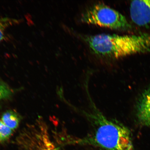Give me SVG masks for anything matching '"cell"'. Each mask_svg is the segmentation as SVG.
I'll use <instances>...</instances> for the list:
<instances>
[{"mask_svg":"<svg viewBox=\"0 0 150 150\" xmlns=\"http://www.w3.org/2000/svg\"><path fill=\"white\" fill-rule=\"evenodd\" d=\"M91 103L90 110L82 112L91 124V132L78 142L108 150H134L129 129L119 122L106 117Z\"/></svg>","mask_w":150,"mask_h":150,"instance_id":"obj_1","label":"cell"},{"mask_svg":"<svg viewBox=\"0 0 150 150\" xmlns=\"http://www.w3.org/2000/svg\"><path fill=\"white\" fill-rule=\"evenodd\" d=\"M81 20L83 23L112 29L125 31L132 29V26L125 16L102 3L90 7L82 14Z\"/></svg>","mask_w":150,"mask_h":150,"instance_id":"obj_2","label":"cell"},{"mask_svg":"<svg viewBox=\"0 0 150 150\" xmlns=\"http://www.w3.org/2000/svg\"><path fill=\"white\" fill-rule=\"evenodd\" d=\"M130 15L133 23L150 30V0H135L131 2Z\"/></svg>","mask_w":150,"mask_h":150,"instance_id":"obj_3","label":"cell"},{"mask_svg":"<svg viewBox=\"0 0 150 150\" xmlns=\"http://www.w3.org/2000/svg\"><path fill=\"white\" fill-rule=\"evenodd\" d=\"M136 115L140 125L150 127V85L138 99L136 105Z\"/></svg>","mask_w":150,"mask_h":150,"instance_id":"obj_4","label":"cell"},{"mask_svg":"<svg viewBox=\"0 0 150 150\" xmlns=\"http://www.w3.org/2000/svg\"><path fill=\"white\" fill-rule=\"evenodd\" d=\"M1 120L6 126L13 131L17 128L20 121L19 117L16 112L12 110L5 112Z\"/></svg>","mask_w":150,"mask_h":150,"instance_id":"obj_5","label":"cell"},{"mask_svg":"<svg viewBox=\"0 0 150 150\" xmlns=\"http://www.w3.org/2000/svg\"><path fill=\"white\" fill-rule=\"evenodd\" d=\"M17 20L8 18H0V42L5 38V31L7 28L15 23Z\"/></svg>","mask_w":150,"mask_h":150,"instance_id":"obj_6","label":"cell"},{"mask_svg":"<svg viewBox=\"0 0 150 150\" xmlns=\"http://www.w3.org/2000/svg\"><path fill=\"white\" fill-rule=\"evenodd\" d=\"M13 131L0 120V142L8 140L12 135Z\"/></svg>","mask_w":150,"mask_h":150,"instance_id":"obj_7","label":"cell"},{"mask_svg":"<svg viewBox=\"0 0 150 150\" xmlns=\"http://www.w3.org/2000/svg\"><path fill=\"white\" fill-rule=\"evenodd\" d=\"M12 94V91L8 86L0 82V100L8 98Z\"/></svg>","mask_w":150,"mask_h":150,"instance_id":"obj_8","label":"cell"},{"mask_svg":"<svg viewBox=\"0 0 150 150\" xmlns=\"http://www.w3.org/2000/svg\"><path fill=\"white\" fill-rule=\"evenodd\" d=\"M128 46H129V54H130V50H129V35H128Z\"/></svg>","mask_w":150,"mask_h":150,"instance_id":"obj_9","label":"cell"}]
</instances>
